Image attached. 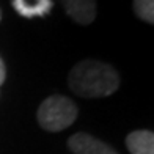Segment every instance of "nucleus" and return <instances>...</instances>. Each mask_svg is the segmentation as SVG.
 <instances>
[{"label":"nucleus","mask_w":154,"mask_h":154,"mask_svg":"<svg viewBox=\"0 0 154 154\" xmlns=\"http://www.w3.org/2000/svg\"><path fill=\"white\" fill-rule=\"evenodd\" d=\"M72 93L82 97H104L113 94L120 87V75L113 66L97 60L79 61L68 75Z\"/></svg>","instance_id":"1"},{"label":"nucleus","mask_w":154,"mask_h":154,"mask_svg":"<svg viewBox=\"0 0 154 154\" xmlns=\"http://www.w3.org/2000/svg\"><path fill=\"white\" fill-rule=\"evenodd\" d=\"M77 118L75 104L66 96L54 94L41 102L38 109V123L44 131L58 132L69 128Z\"/></svg>","instance_id":"2"},{"label":"nucleus","mask_w":154,"mask_h":154,"mask_svg":"<svg viewBox=\"0 0 154 154\" xmlns=\"http://www.w3.org/2000/svg\"><path fill=\"white\" fill-rule=\"evenodd\" d=\"M68 146L74 154H118L112 146L85 132H79L69 137Z\"/></svg>","instance_id":"3"},{"label":"nucleus","mask_w":154,"mask_h":154,"mask_svg":"<svg viewBox=\"0 0 154 154\" xmlns=\"http://www.w3.org/2000/svg\"><path fill=\"white\" fill-rule=\"evenodd\" d=\"M68 16L80 25L91 24L96 17V0H61Z\"/></svg>","instance_id":"4"},{"label":"nucleus","mask_w":154,"mask_h":154,"mask_svg":"<svg viewBox=\"0 0 154 154\" xmlns=\"http://www.w3.org/2000/svg\"><path fill=\"white\" fill-rule=\"evenodd\" d=\"M52 6V0H13V8L27 19L44 17L51 13Z\"/></svg>","instance_id":"5"},{"label":"nucleus","mask_w":154,"mask_h":154,"mask_svg":"<svg viewBox=\"0 0 154 154\" xmlns=\"http://www.w3.org/2000/svg\"><path fill=\"white\" fill-rule=\"evenodd\" d=\"M131 154H154V134L151 131H134L126 138Z\"/></svg>","instance_id":"6"},{"label":"nucleus","mask_w":154,"mask_h":154,"mask_svg":"<svg viewBox=\"0 0 154 154\" xmlns=\"http://www.w3.org/2000/svg\"><path fill=\"white\" fill-rule=\"evenodd\" d=\"M134 11L145 22H154V0H134Z\"/></svg>","instance_id":"7"},{"label":"nucleus","mask_w":154,"mask_h":154,"mask_svg":"<svg viewBox=\"0 0 154 154\" xmlns=\"http://www.w3.org/2000/svg\"><path fill=\"white\" fill-rule=\"evenodd\" d=\"M5 77H6V69H5V63H3V60H2V58H0V85H2V83H3Z\"/></svg>","instance_id":"8"},{"label":"nucleus","mask_w":154,"mask_h":154,"mask_svg":"<svg viewBox=\"0 0 154 154\" xmlns=\"http://www.w3.org/2000/svg\"><path fill=\"white\" fill-rule=\"evenodd\" d=\"M0 19H2V11H0Z\"/></svg>","instance_id":"9"}]
</instances>
